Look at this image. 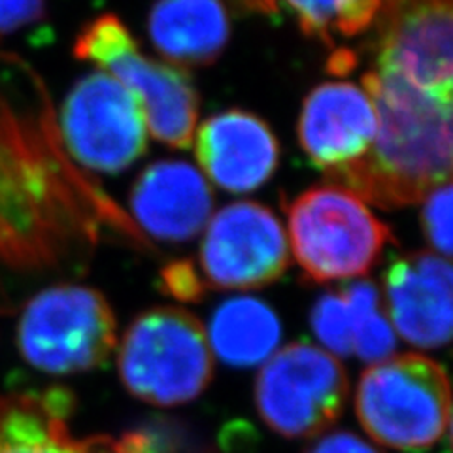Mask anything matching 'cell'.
Here are the masks:
<instances>
[{"label":"cell","instance_id":"1","mask_svg":"<svg viewBox=\"0 0 453 453\" xmlns=\"http://www.w3.org/2000/svg\"><path fill=\"white\" fill-rule=\"evenodd\" d=\"M104 225L144 242L63 153L36 76L0 53V263L44 271L78 261L96 246Z\"/></svg>","mask_w":453,"mask_h":453},{"label":"cell","instance_id":"2","mask_svg":"<svg viewBox=\"0 0 453 453\" xmlns=\"http://www.w3.org/2000/svg\"><path fill=\"white\" fill-rule=\"evenodd\" d=\"M361 83L376 110V136L363 157L325 178L384 210L423 203L451 181V101L376 68Z\"/></svg>","mask_w":453,"mask_h":453},{"label":"cell","instance_id":"3","mask_svg":"<svg viewBox=\"0 0 453 453\" xmlns=\"http://www.w3.org/2000/svg\"><path fill=\"white\" fill-rule=\"evenodd\" d=\"M356 414L376 444L427 453L449 436L451 388L446 368L421 353H401L361 374Z\"/></svg>","mask_w":453,"mask_h":453},{"label":"cell","instance_id":"4","mask_svg":"<svg viewBox=\"0 0 453 453\" xmlns=\"http://www.w3.org/2000/svg\"><path fill=\"white\" fill-rule=\"evenodd\" d=\"M123 388L138 401L173 408L195 401L214 380V356L204 325L178 306L142 311L118 351Z\"/></svg>","mask_w":453,"mask_h":453},{"label":"cell","instance_id":"5","mask_svg":"<svg viewBox=\"0 0 453 453\" xmlns=\"http://www.w3.org/2000/svg\"><path fill=\"white\" fill-rule=\"evenodd\" d=\"M291 250L310 283L353 280L372 271L395 236L357 195L321 183L286 206Z\"/></svg>","mask_w":453,"mask_h":453},{"label":"cell","instance_id":"6","mask_svg":"<svg viewBox=\"0 0 453 453\" xmlns=\"http://www.w3.org/2000/svg\"><path fill=\"white\" fill-rule=\"evenodd\" d=\"M74 55L118 80L136 98L153 138L176 150L191 146L198 93L189 74L148 57L118 16L104 13L85 23L74 40Z\"/></svg>","mask_w":453,"mask_h":453},{"label":"cell","instance_id":"7","mask_svg":"<svg viewBox=\"0 0 453 453\" xmlns=\"http://www.w3.org/2000/svg\"><path fill=\"white\" fill-rule=\"evenodd\" d=\"M118 342V323L106 296L63 283L38 293L23 310L18 346L27 363L48 374L101 368Z\"/></svg>","mask_w":453,"mask_h":453},{"label":"cell","instance_id":"8","mask_svg":"<svg viewBox=\"0 0 453 453\" xmlns=\"http://www.w3.org/2000/svg\"><path fill=\"white\" fill-rule=\"evenodd\" d=\"M349 378L333 353L301 340L276 351L255 380V406L283 438H311L342 416Z\"/></svg>","mask_w":453,"mask_h":453},{"label":"cell","instance_id":"9","mask_svg":"<svg viewBox=\"0 0 453 453\" xmlns=\"http://www.w3.org/2000/svg\"><path fill=\"white\" fill-rule=\"evenodd\" d=\"M57 129L76 163L103 174L127 170L148 148V127L138 101L101 70L70 89Z\"/></svg>","mask_w":453,"mask_h":453},{"label":"cell","instance_id":"10","mask_svg":"<svg viewBox=\"0 0 453 453\" xmlns=\"http://www.w3.org/2000/svg\"><path fill=\"white\" fill-rule=\"evenodd\" d=\"M376 70L451 101L453 0H381Z\"/></svg>","mask_w":453,"mask_h":453},{"label":"cell","instance_id":"11","mask_svg":"<svg viewBox=\"0 0 453 453\" xmlns=\"http://www.w3.org/2000/svg\"><path fill=\"white\" fill-rule=\"evenodd\" d=\"M198 263L206 289H259L288 271V236L271 208L233 203L208 223Z\"/></svg>","mask_w":453,"mask_h":453},{"label":"cell","instance_id":"12","mask_svg":"<svg viewBox=\"0 0 453 453\" xmlns=\"http://www.w3.org/2000/svg\"><path fill=\"white\" fill-rule=\"evenodd\" d=\"M386 314L408 344L444 348L451 336V266L431 251L391 261L384 273Z\"/></svg>","mask_w":453,"mask_h":453},{"label":"cell","instance_id":"13","mask_svg":"<svg viewBox=\"0 0 453 453\" xmlns=\"http://www.w3.org/2000/svg\"><path fill=\"white\" fill-rule=\"evenodd\" d=\"M296 133L311 165L331 173L357 161L371 148L376 110L357 85L325 81L304 98Z\"/></svg>","mask_w":453,"mask_h":453},{"label":"cell","instance_id":"14","mask_svg":"<svg viewBox=\"0 0 453 453\" xmlns=\"http://www.w3.org/2000/svg\"><path fill=\"white\" fill-rule=\"evenodd\" d=\"M196 161L221 189L250 193L276 173L280 144L259 116L233 108L208 118L198 129Z\"/></svg>","mask_w":453,"mask_h":453},{"label":"cell","instance_id":"15","mask_svg":"<svg viewBox=\"0 0 453 453\" xmlns=\"http://www.w3.org/2000/svg\"><path fill=\"white\" fill-rule=\"evenodd\" d=\"M214 208L204 176L186 161H157L138 174L131 210L138 225L163 242H188L203 231Z\"/></svg>","mask_w":453,"mask_h":453},{"label":"cell","instance_id":"16","mask_svg":"<svg viewBox=\"0 0 453 453\" xmlns=\"http://www.w3.org/2000/svg\"><path fill=\"white\" fill-rule=\"evenodd\" d=\"M74 406L63 388L0 395V453H118L110 436H73Z\"/></svg>","mask_w":453,"mask_h":453},{"label":"cell","instance_id":"17","mask_svg":"<svg viewBox=\"0 0 453 453\" xmlns=\"http://www.w3.org/2000/svg\"><path fill=\"white\" fill-rule=\"evenodd\" d=\"M148 33L168 63L208 66L226 48L231 27L221 0H157L150 12Z\"/></svg>","mask_w":453,"mask_h":453},{"label":"cell","instance_id":"18","mask_svg":"<svg viewBox=\"0 0 453 453\" xmlns=\"http://www.w3.org/2000/svg\"><path fill=\"white\" fill-rule=\"evenodd\" d=\"M280 336L281 325L271 306L251 296H238L216 310L208 342L221 361L255 366L273 356Z\"/></svg>","mask_w":453,"mask_h":453},{"label":"cell","instance_id":"19","mask_svg":"<svg viewBox=\"0 0 453 453\" xmlns=\"http://www.w3.org/2000/svg\"><path fill=\"white\" fill-rule=\"evenodd\" d=\"M380 288L371 280H357L336 291L325 293L311 308L310 323L319 342L333 356H351L353 340L363 323L384 308Z\"/></svg>","mask_w":453,"mask_h":453},{"label":"cell","instance_id":"20","mask_svg":"<svg viewBox=\"0 0 453 453\" xmlns=\"http://www.w3.org/2000/svg\"><path fill=\"white\" fill-rule=\"evenodd\" d=\"M288 6L301 31L334 46L336 40L353 38L366 31L378 16L381 0H276Z\"/></svg>","mask_w":453,"mask_h":453},{"label":"cell","instance_id":"21","mask_svg":"<svg viewBox=\"0 0 453 453\" xmlns=\"http://www.w3.org/2000/svg\"><path fill=\"white\" fill-rule=\"evenodd\" d=\"M451 181L442 183L423 198V233L441 257H451Z\"/></svg>","mask_w":453,"mask_h":453},{"label":"cell","instance_id":"22","mask_svg":"<svg viewBox=\"0 0 453 453\" xmlns=\"http://www.w3.org/2000/svg\"><path fill=\"white\" fill-rule=\"evenodd\" d=\"M46 18V0H0V42Z\"/></svg>","mask_w":453,"mask_h":453},{"label":"cell","instance_id":"23","mask_svg":"<svg viewBox=\"0 0 453 453\" xmlns=\"http://www.w3.org/2000/svg\"><path fill=\"white\" fill-rule=\"evenodd\" d=\"M161 280L165 291L178 301H198L206 293L201 274L189 261H174L166 265L161 273Z\"/></svg>","mask_w":453,"mask_h":453},{"label":"cell","instance_id":"24","mask_svg":"<svg viewBox=\"0 0 453 453\" xmlns=\"http://www.w3.org/2000/svg\"><path fill=\"white\" fill-rule=\"evenodd\" d=\"M304 453H381L357 434L349 431H334L304 449Z\"/></svg>","mask_w":453,"mask_h":453},{"label":"cell","instance_id":"25","mask_svg":"<svg viewBox=\"0 0 453 453\" xmlns=\"http://www.w3.org/2000/svg\"><path fill=\"white\" fill-rule=\"evenodd\" d=\"M236 3L250 12L263 13V16H276L280 12L276 0H236Z\"/></svg>","mask_w":453,"mask_h":453}]
</instances>
